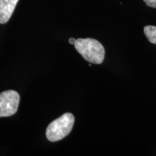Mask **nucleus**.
<instances>
[{
	"instance_id": "nucleus-7",
	"label": "nucleus",
	"mask_w": 156,
	"mask_h": 156,
	"mask_svg": "<svg viewBox=\"0 0 156 156\" xmlns=\"http://www.w3.org/2000/svg\"><path fill=\"white\" fill-rule=\"evenodd\" d=\"M75 41H76V39H75L74 38H70L69 39V44H72V45H74V44H75Z\"/></svg>"
},
{
	"instance_id": "nucleus-4",
	"label": "nucleus",
	"mask_w": 156,
	"mask_h": 156,
	"mask_svg": "<svg viewBox=\"0 0 156 156\" xmlns=\"http://www.w3.org/2000/svg\"><path fill=\"white\" fill-rule=\"evenodd\" d=\"M19 0H0V23L5 24L10 19Z\"/></svg>"
},
{
	"instance_id": "nucleus-6",
	"label": "nucleus",
	"mask_w": 156,
	"mask_h": 156,
	"mask_svg": "<svg viewBox=\"0 0 156 156\" xmlns=\"http://www.w3.org/2000/svg\"><path fill=\"white\" fill-rule=\"evenodd\" d=\"M144 2L149 7L156 8V0H144Z\"/></svg>"
},
{
	"instance_id": "nucleus-3",
	"label": "nucleus",
	"mask_w": 156,
	"mask_h": 156,
	"mask_svg": "<svg viewBox=\"0 0 156 156\" xmlns=\"http://www.w3.org/2000/svg\"><path fill=\"white\" fill-rule=\"evenodd\" d=\"M20 98L19 93L12 90L0 93V117H8L16 114Z\"/></svg>"
},
{
	"instance_id": "nucleus-5",
	"label": "nucleus",
	"mask_w": 156,
	"mask_h": 156,
	"mask_svg": "<svg viewBox=\"0 0 156 156\" xmlns=\"http://www.w3.org/2000/svg\"><path fill=\"white\" fill-rule=\"evenodd\" d=\"M144 33L150 42L156 44V26L147 25L144 28Z\"/></svg>"
},
{
	"instance_id": "nucleus-1",
	"label": "nucleus",
	"mask_w": 156,
	"mask_h": 156,
	"mask_svg": "<svg viewBox=\"0 0 156 156\" xmlns=\"http://www.w3.org/2000/svg\"><path fill=\"white\" fill-rule=\"evenodd\" d=\"M74 45L78 53L90 63L100 64L104 60V47L98 41L93 38H78Z\"/></svg>"
},
{
	"instance_id": "nucleus-2",
	"label": "nucleus",
	"mask_w": 156,
	"mask_h": 156,
	"mask_svg": "<svg viewBox=\"0 0 156 156\" xmlns=\"http://www.w3.org/2000/svg\"><path fill=\"white\" fill-rule=\"evenodd\" d=\"M74 123L73 115L66 113L50 123L46 129V137L50 142H57L64 139L71 132Z\"/></svg>"
}]
</instances>
